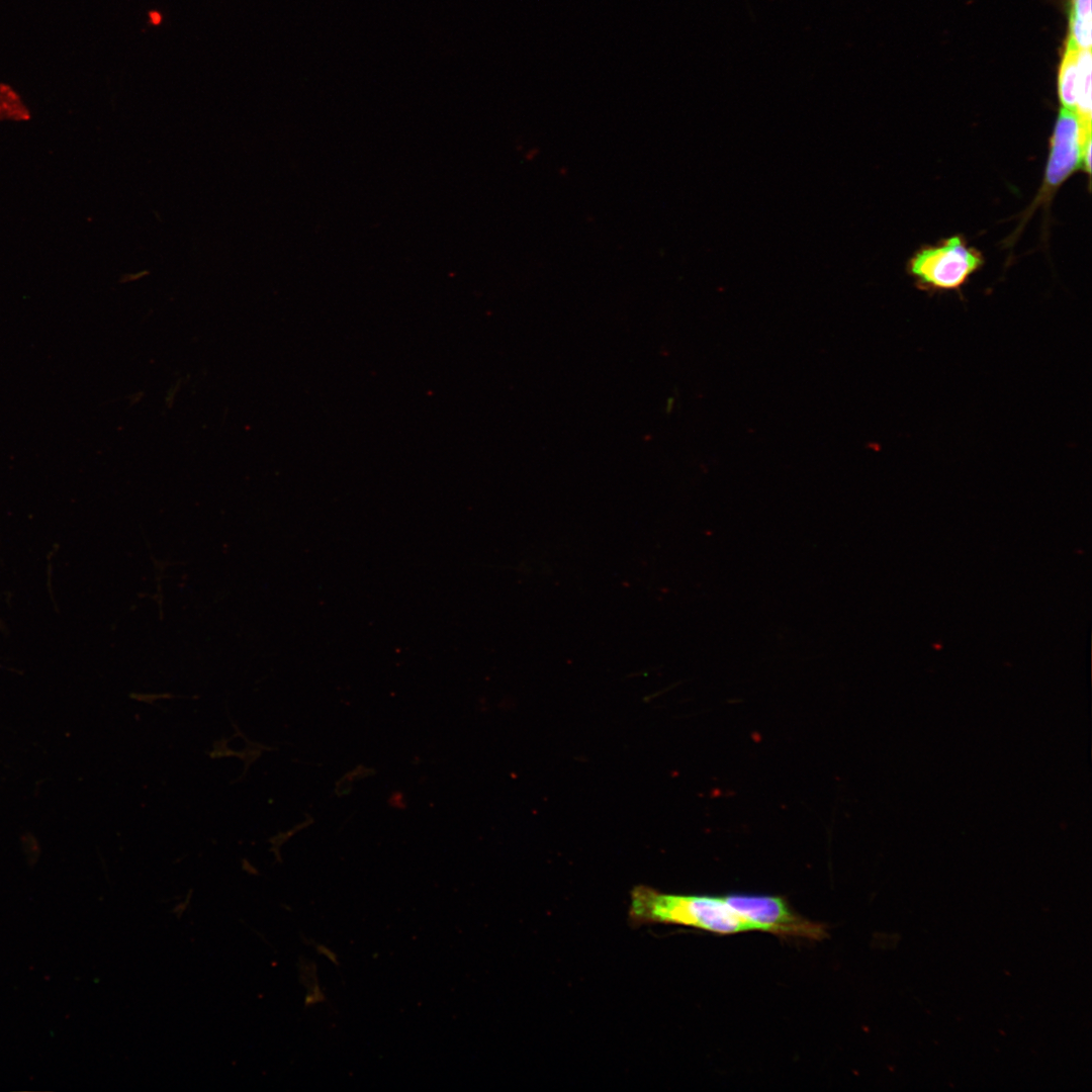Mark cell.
<instances>
[{
    "mask_svg": "<svg viewBox=\"0 0 1092 1092\" xmlns=\"http://www.w3.org/2000/svg\"><path fill=\"white\" fill-rule=\"evenodd\" d=\"M628 918L634 926L674 924L718 934L753 931L723 896L668 894L647 886L632 890Z\"/></svg>",
    "mask_w": 1092,
    "mask_h": 1092,
    "instance_id": "1",
    "label": "cell"
},
{
    "mask_svg": "<svg viewBox=\"0 0 1092 1092\" xmlns=\"http://www.w3.org/2000/svg\"><path fill=\"white\" fill-rule=\"evenodd\" d=\"M984 263L980 251L968 245L962 236L924 246L907 263L916 285L929 292L960 290Z\"/></svg>",
    "mask_w": 1092,
    "mask_h": 1092,
    "instance_id": "2",
    "label": "cell"
},
{
    "mask_svg": "<svg viewBox=\"0 0 1092 1092\" xmlns=\"http://www.w3.org/2000/svg\"><path fill=\"white\" fill-rule=\"evenodd\" d=\"M723 898L751 926L753 931L813 940H820L826 936L824 924L797 914L784 898L740 894L726 895Z\"/></svg>",
    "mask_w": 1092,
    "mask_h": 1092,
    "instance_id": "3",
    "label": "cell"
},
{
    "mask_svg": "<svg viewBox=\"0 0 1092 1092\" xmlns=\"http://www.w3.org/2000/svg\"><path fill=\"white\" fill-rule=\"evenodd\" d=\"M1091 140L1075 110L1062 107L1051 139L1041 196L1050 195L1078 169H1082V150Z\"/></svg>",
    "mask_w": 1092,
    "mask_h": 1092,
    "instance_id": "4",
    "label": "cell"
},
{
    "mask_svg": "<svg viewBox=\"0 0 1092 1092\" xmlns=\"http://www.w3.org/2000/svg\"><path fill=\"white\" fill-rule=\"evenodd\" d=\"M1076 108L1084 128L1091 130V50L1076 52Z\"/></svg>",
    "mask_w": 1092,
    "mask_h": 1092,
    "instance_id": "5",
    "label": "cell"
},
{
    "mask_svg": "<svg viewBox=\"0 0 1092 1092\" xmlns=\"http://www.w3.org/2000/svg\"><path fill=\"white\" fill-rule=\"evenodd\" d=\"M1076 52L1077 50L1066 43L1058 77L1060 101L1064 108L1071 110L1076 108Z\"/></svg>",
    "mask_w": 1092,
    "mask_h": 1092,
    "instance_id": "6",
    "label": "cell"
},
{
    "mask_svg": "<svg viewBox=\"0 0 1092 1092\" xmlns=\"http://www.w3.org/2000/svg\"><path fill=\"white\" fill-rule=\"evenodd\" d=\"M29 111L18 95L7 85L0 84V119L25 120Z\"/></svg>",
    "mask_w": 1092,
    "mask_h": 1092,
    "instance_id": "7",
    "label": "cell"
},
{
    "mask_svg": "<svg viewBox=\"0 0 1092 1092\" xmlns=\"http://www.w3.org/2000/svg\"><path fill=\"white\" fill-rule=\"evenodd\" d=\"M1091 18H1069V35L1066 43L1075 50H1091Z\"/></svg>",
    "mask_w": 1092,
    "mask_h": 1092,
    "instance_id": "8",
    "label": "cell"
},
{
    "mask_svg": "<svg viewBox=\"0 0 1092 1092\" xmlns=\"http://www.w3.org/2000/svg\"><path fill=\"white\" fill-rule=\"evenodd\" d=\"M1091 0H1070L1069 18L1090 19Z\"/></svg>",
    "mask_w": 1092,
    "mask_h": 1092,
    "instance_id": "9",
    "label": "cell"
},
{
    "mask_svg": "<svg viewBox=\"0 0 1092 1092\" xmlns=\"http://www.w3.org/2000/svg\"><path fill=\"white\" fill-rule=\"evenodd\" d=\"M150 18L154 24H159L161 22V15L157 12H151Z\"/></svg>",
    "mask_w": 1092,
    "mask_h": 1092,
    "instance_id": "10",
    "label": "cell"
}]
</instances>
